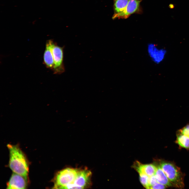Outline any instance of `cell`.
Listing matches in <instances>:
<instances>
[{
    "label": "cell",
    "mask_w": 189,
    "mask_h": 189,
    "mask_svg": "<svg viewBox=\"0 0 189 189\" xmlns=\"http://www.w3.org/2000/svg\"><path fill=\"white\" fill-rule=\"evenodd\" d=\"M9 166L13 172L20 175L27 180L29 166L24 153L17 145L8 144Z\"/></svg>",
    "instance_id": "cell-1"
},
{
    "label": "cell",
    "mask_w": 189,
    "mask_h": 189,
    "mask_svg": "<svg viewBox=\"0 0 189 189\" xmlns=\"http://www.w3.org/2000/svg\"><path fill=\"white\" fill-rule=\"evenodd\" d=\"M166 186L157 183L153 186L151 189H165L166 188Z\"/></svg>",
    "instance_id": "cell-17"
},
{
    "label": "cell",
    "mask_w": 189,
    "mask_h": 189,
    "mask_svg": "<svg viewBox=\"0 0 189 189\" xmlns=\"http://www.w3.org/2000/svg\"><path fill=\"white\" fill-rule=\"evenodd\" d=\"M27 180L23 176L13 172L7 183L8 189H25Z\"/></svg>",
    "instance_id": "cell-8"
},
{
    "label": "cell",
    "mask_w": 189,
    "mask_h": 189,
    "mask_svg": "<svg viewBox=\"0 0 189 189\" xmlns=\"http://www.w3.org/2000/svg\"><path fill=\"white\" fill-rule=\"evenodd\" d=\"M148 54L153 62L159 64L165 59L166 51L165 49L159 47L153 43L149 44L147 46Z\"/></svg>",
    "instance_id": "cell-5"
},
{
    "label": "cell",
    "mask_w": 189,
    "mask_h": 189,
    "mask_svg": "<svg viewBox=\"0 0 189 189\" xmlns=\"http://www.w3.org/2000/svg\"><path fill=\"white\" fill-rule=\"evenodd\" d=\"M160 166L173 186L182 188L184 186L183 176L180 169L172 162L161 161Z\"/></svg>",
    "instance_id": "cell-2"
},
{
    "label": "cell",
    "mask_w": 189,
    "mask_h": 189,
    "mask_svg": "<svg viewBox=\"0 0 189 189\" xmlns=\"http://www.w3.org/2000/svg\"><path fill=\"white\" fill-rule=\"evenodd\" d=\"M140 0H129L124 11L117 16L115 19H126L131 14L139 13L140 11Z\"/></svg>",
    "instance_id": "cell-7"
},
{
    "label": "cell",
    "mask_w": 189,
    "mask_h": 189,
    "mask_svg": "<svg viewBox=\"0 0 189 189\" xmlns=\"http://www.w3.org/2000/svg\"><path fill=\"white\" fill-rule=\"evenodd\" d=\"M140 180L143 186L146 188L150 189L149 183V176L144 174H139Z\"/></svg>",
    "instance_id": "cell-14"
},
{
    "label": "cell",
    "mask_w": 189,
    "mask_h": 189,
    "mask_svg": "<svg viewBox=\"0 0 189 189\" xmlns=\"http://www.w3.org/2000/svg\"><path fill=\"white\" fill-rule=\"evenodd\" d=\"M157 182L165 185L167 187L173 186L166 174L160 165L157 167V169L155 175Z\"/></svg>",
    "instance_id": "cell-11"
},
{
    "label": "cell",
    "mask_w": 189,
    "mask_h": 189,
    "mask_svg": "<svg viewBox=\"0 0 189 189\" xmlns=\"http://www.w3.org/2000/svg\"><path fill=\"white\" fill-rule=\"evenodd\" d=\"M91 175V172L88 170H79L76 178L73 183L66 186L64 189L84 188L89 184Z\"/></svg>",
    "instance_id": "cell-4"
},
{
    "label": "cell",
    "mask_w": 189,
    "mask_h": 189,
    "mask_svg": "<svg viewBox=\"0 0 189 189\" xmlns=\"http://www.w3.org/2000/svg\"><path fill=\"white\" fill-rule=\"evenodd\" d=\"M176 143L181 147L189 150V138L177 132Z\"/></svg>",
    "instance_id": "cell-13"
},
{
    "label": "cell",
    "mask_w": 189,
    "mask_h": 189,
    "mask_svg": "<svg viewBox=\"0 0 189 189\" xmlns=\"http://www.w3.org/2000/svg\"><path fill=\"white\" fill-rule=\"evenodd\" d=\"M134 166L139 174H144L149 177L155 175L157 169V167L153 164L143 165L138 161Z\"/></svg>",
    "instance_id": "cell-10"
},
{
    "label": "cell",
    "mask_w": 189,
    "mask_h": 189,
    "mask_svg": "<svg viewBox=\"0 0 189 189\" xmlns=\"http://www.w3.org/2000/svg\"><path fill=\"white\" fill-rule=\"evenodd\" d=\"M53 42L51 40L46 41L43 56V61L44 65L48 68L52 70L54 65L52 51V46Z\"/></svg>",
    "instance_id": "cell-9"
},
{
    "label": "cell",
    "mask_w": 189,
    "mask_h": 189,
    "mask_svg": "<svg viewBox=\"0 0 189 189\" xmlns=\"http://www.w3.org/2000/svg\"><path fill=\"white\" fill-rule=\"evenodd\" d=\"M157 183L158 182L155 175L149 177V183L150 187V189H151L153 186Z\"/></svg>",
    "instance_id": "cell-16"
},
{
    "label": "cell",
    "mask_w": 189,
    "mask_h": 189,
    "mask_svg": "<svg viewBox=\"0 0 189 189\" xmlns=\"http://www.w3.org/2000/svg\"><path fill=\"white\" fill-rule=\"evenodd\" d=\"M129 0H114V14L112 18L115 19L116 17L122 13L126 7Z\"/></svg>",
    "instance_id": "cell-12"
},
{
    "label": "cell",
    "mask_w": 189,
    "mask_h": 189,
    "mask_svg": "<svg viewBox=\"0 0 189 189\" xmlns=\"http://www.w3.org/2000/svg\"><path fill=\"white\" fill-rule=\"evenodd\" d=\"M78 170L66 168L60 171L56 176L54 188L64 189L66 186L73 184L76 178Z\"/></svg>",
    "instance_id": "cell-3"
},
{
    "label": "cell",
    "mask_w": 189,
    "mask_h": 189,
    "mask_svg": "<svg viewBox=\"0 0 189 189\" xmlns=\"http://www.w3.org/2000/svg\"><path fill=\"white\" fill-rule=\"evenodd\" d=\"M63 48L53 43L52 51L53 55L54 65L52 69L55 74H59L64 70L63 66Z\"/></svg>",
    "instance_id": "cell-6"
},
{
    "label": "cell",
    "mask_w": 189,
    "mask_h": 189,
    "mask_svg": "<svg viewBox=\"0 0 189 189\" xmlns=\"http://www.w3.org/2000/svg\"><path fill=\"white\" fill-rule=\"evenodd\" d=\"M177 132L189 138V122L183 128L178 130Z\"/></svg>",
    "instance_id": "cell-15"
}]
</instances>
